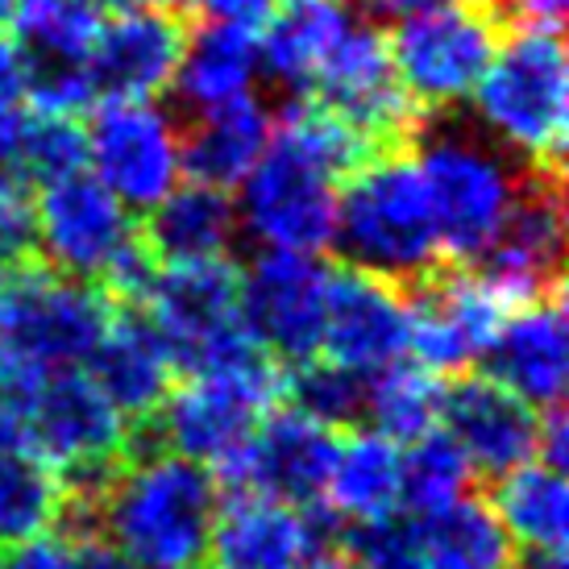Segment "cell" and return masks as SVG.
<instances>
[{"label": "cell", "instance_id": "obj_1", "mask_svg": "<svg viewBox=\"0 0 569 569\" xmlns=\"http://www.w3.org/2000/svg\"><path fill=\"white\" fill-rule=\"evenodd\" d=\"M379 150L312 96H296L270 126L267 150L241 179V229L267 250L320 253L332 246L337 191Z\"/></svg>", "mask_w": 569, "mask_h": 569}, {"label": "cell", "instance_id": "obj_2", "mask_svg": "<svg viewBox=\"0 0 569 569\" xmlns=\"http://www.w3.org/2000/svg\"><path fill=\"white\" fill-rule=\"evenodd\" d=\"M117 303L38 253L0 270V411H17L47 370L88 362Z\"/></svg>", "mask_w": 569, "mask_h": 569}, {"label": "cell", "instance_id": "obj_3", "mask_svg": "<svg viewBox=\"0 0 569 569\" xmlns=\"http://www.w3.org/2000/svg\"><path fill=\"white\" fill-rule=\"evenodd\" d=\"M221 507L212 470L154 449L126 461L100 499V537L133 566H196L208 549V532Z\"/></svg>", "mask_w": 569, "mask_h": 569}, {"label": "cell", "instance_id": "obj_4", "mask_svg": "<svg viewBox=\"0 0 569 569\" xmlns=\"http://www.w3.org/2000/svg\"><path fill=\"white\" fill-rule=\"evenodd\" d=\"M332 246H341V262L396 279L399 287L445 267L425 174L411 150L375 154L341 183Z\"/></svg>", "mask_w": 569, "mask_h": 569}, {"label": "cell", "instance_id": "obj_5", "mask_svg": "<svg viewBox=\"0 0 569 569\" xmlns=\"http://www.w3.org/2000/svg\"><path fill=\"white\" fill-rule=\"evenodd\" d=\"M566 42L561 26L511 21L507 38L475 88V104L490 138L516 150L523 167L561 174L566 162Z\"/></svg>", "mask_w": 569, "mask_h": 569}, {"label": "cell", "instance_id": "obj_6", "mask_svg": "<svg viewBox=\"0 0 569 569\" xmlns=\"http://www.w3.org/2000/svg\"><path fill=\"white\" fill-rule=\"evenodd\" d=\"M138 308L162 337L179 379L208 370H279L241 320V267L233 258L159 267Z\"/></svg>", "mask_w": 569, "mask_h": 569}, {"label": "cell", "instance_id": "obj_7", "mask_svg": "<svg viewBox=\"0 0 569 569\" xmlns=\"http://www.w3.org/2000/svg\"><path fill=\"white\" fill-rule=\"evenodd\" d=\"M507 30V0H408L387 30V50L399 83L432 117L475 96Z\"/></svg>", "mask_w": 569, "mask_h": 569}, {"label": "cell", "instance_id": "obj_8", "mask_svg": "<svg viewBox=\"0 0 569 569\" xmlns=\"http://www.w3.org/2000/svg\"><path fill=\"white\" fill-rule=\"evenodd\" d=\"M411 154L425 174L441 258L453 267H470L499 233L507 208L516 200L523 167H511L482 138H470L461 129L428 133L425 126Z\"/></svg>", "mask_w": 569, "mask_h": 569}, {"label": "cell", "instance_id": "obj_9", "mask_svg": "<svg viewBox=\"0 0 569 569\" xmlns=\"http://www.w3.org/2000/svg\"><path fill=\"white\" fill-rule=\"evenodd\" d=\"M283 403V366L279 370H253V375H183L162 399L159 416L138 428L142 449H167L196 461L204 470H221L250 445L267 411Z\"/></svg>", "mask_w": 569, "mask_h": 569}, {"label": "cell", "instance_id": "obj_10", "mask_svg": "<svg viewBox=\"0 0 569 569\" xmlns=\"http://www.w3.org/2000/svg\"><path fill=\"white\" fill-rule=\"evenodd\" d=\"M303 96L337 112L379 154L411 150L420 129L428 126V112L399 83L391 50H387V30L358 21V17L337 38V47L329 50V59L320 63L317 80Z\"/></svg>", "mask_w": 569, "mask_h": 569}, {"label": "cell", "instance_id": "obj_11", "mask_svg": "<svg viewBox=\"0 0 569 569\" xmlns=\"http://www.w3.org/2000/svg\"><path fill=\"white\" fill-rule=\"evenodd\" d=\"M408 353H416V362L437 375H461V370H478L495 332L503 329V320L520 303L507 300L482 270L445 262L441 270L408 287Z\"/></svg>", "mask_w": 569, "mask_h": 569}, {"label": "cell", "instance_id": "obj_12", "mask_svg": "<svg viewBox=\"0 0 569 569\" xmlns=\"http://www.w3.org/2000/svg\"><path fill=\"white\" fill-rule=\"evenodd\" d=\"M83 138L96 179L129 212H150L167 191L179 188V126L154 100H100L92 104Z\"/></svg>", "mask_w": 569, "mask_h": 569}, {"label": "cell", "instance_id": "obj_13", "mask_svg": "<svg viewBox=\"0 0 569 569\" xmlns=\"http://www.w3.org/2000/svg\"><path fill=\"white\" fill-rule=\"evenodd\" d=\"M411 349L408 287L353 262L325 267V332L320 358L353 375H379Z\"/></svg>", "mask_w": 569, "mask_h": 569}, {"label": "cell", "instance_id": "obj_14", "mask_svg": "<svg viewBox=\"0 0 569 569\" xmlns=\"http://www.w3.org/2000/svg\"><path fill=\"white\" fill-rule=\"evenodd\" d=\"M346 428H329L279 403L267 411L250 445L217 470V487L229 495H267L291 507H317L329 487L332 461Z\"/></svg>", "mask_w": 569, "mask_h": 569}, {"label": "cell", "instance_id": "obj_15", "mask_svg": "<svg viewBox=\"0 0 569 569\" xmlns=\"http://www.w3.org/2000/svg\"><path fill=\"white\" fill-rule=\"evenodd\" d=\"M561 253H566L561 174L523 167L516 200L507 208L499 233L470 267L482 270L511 303H532L540 296L566 291L561 287Z\"/></svg>", "mask_w": 569, "mask_h": 569}, {"label": "cell", "instance_id": "obj_16", "mask_svg": "<svg viewBox=\"0 0 569 569\" xmlns=\"http://www.w3.org/2000/svg\"><path fill=\"white\" fill-rule=\"evenodd\" d=\"M241 320L283 370L320 358L325 267L312 253L262 250L241 270Z\"/></svg>", "mask_w": 569, "mask_h": 569}, {"label": "cell", "instance_id": "obj_17", "mask_svg": "<svg viewBox=\"0 0 569 569\" xmlns=\"http://www.w3.org/2000/svg\"><path fill=\"white\" fill-rule=\"evenodd\" d=\"M33 221H38V253L54 270L88 283H100L112 258L138 233L129 208L88 171L42 183L33 200Z\"/></svg>", "mask_w": 569, "mask_h": 569}, {"label": "cell", "instance_id": "obj_18", "mask_svg": "<svg viewBox=\"0 0 569 569\" xmlns=\"http://www.w3.org/2000/svg\"><path fill=\"white\" fill-rule=\"evenodd\" d=\"M346 520L329 507H291L267 495H229L208 532V569H300L341 540Z\"/></svg>", "mask_w": 569, "mask_h": 569}, {"label": "cell", "instance_id": "obj_19", "mask_svg": "<svg viewBox=\"0 0 569 569\" xmlns=\"http://www.w3.org/2000/svg\"><path fill=\"white\" fill-rule=\"evenodd\" d=\"M188 38L191 17L171 0L100 21L88 54L96 100H159L162 92H171Z\"/></svg>", "mask_w": 569, "mask_h": 569}, {"label": "cell", "instance_id": "obj_20", "mask_svg": "<svg viewBox=\"0 0 569 569\" xmlns=\"http://www.w3.org/2000/svg\"><path fill=\"white\" fill-rule=\"evenodd\" d=\"M441 425L487 482L537 458L540 408L523 403L487 370H461L445 382Z\"/></svg>", "mask_w": 569, "mask_h": 569}, {"label": "cell", "instance_id": "obj_21", "mask_svg": "<svg viewBox=\"0 0 569 569\" xmlns=\"http://www.w3.org/2000/svg\"><path fill=\"white\" fill-rule=\"evenodd\" d=\"M83 370L133 432L159 416L162 399L171 396V387L179 382V370H174L162 337L133 303H117L109 329L88 353Z\"/></svg>", "mask_w": 569, "mask_h": 569}, {"label": "cell", "instance_id": "obj_22", "mask_svg": "<svg viewBox=\"0 0 569 569\" xmlns=\"http://www.w3.org/2000/svg\"><path fill=\"white\" fill-rule=\"evenodd\" d=\"M566 291L520 303L487 349V375L532 408H557L566 396Z\"/></svg>", "mask_w": 569, "mask_h": 569}, {"label": "cell", "instance_id": "obj_23", "mask_svg": "<svg viewBox=\"0 0 569 569\" xmlns=\"http://www.w3.org/2000/svg\"><path fill=\"white\" fill-rule=\"evenodd\" d=\"M146 250L154 253L159 267H179V262H212L229 258L233 241L241 233V217L233 196L212 183H183L171 188L159 204L146 212L138 224Z\"/></svg>", "mask_w": 569, "mask_h": 569}, {"label": "cell", "instance_id": "obj_24", "mask_svg": "<svg viewBox=\"0 0 569 569\" xmlns=\"http://www.w3.org/2000/svg\"><path fill=\"white\" fill-rule=\"evenodd\" d=\"M270 112L253 92H241L224 104L191 112L188 129H179V162L196 183L241 188V179L262 159L270 138Z\"/></svg>", "mask_w": 569, "mask_h": 569}, {"label": "cell", "instance_id": "obj_25", "mask_svg": "<svg viewBox=\"0 0 569 569\" xmlns=\"http://www.w3.org/2000/svg\"><path fill=\"white\" fill-rule=\"evenodd\" d=\"M349 21L353 13L341 0H287L258 30V67H267L270 80L303 96Z\"/></svg>", "mask_w": 569, "mask_h": 569}, {"label": "cell", "instance_id": "obj_26", "mask_svg": "<svg viewBox=\"0 0 569 569\" xmlns=\"http://www.w3.org/2000/svg\"><path fill=\"white\" fill-rule=\"evenodd\" d=\"M399 458L403 449L375 428H346L320 503L346 523L382 520L399 511Z\"/></svg>", "mask_w": 569, "mask_h": 569}, {"label": "cell", "instance_id": "obj_27", "mask_svg": "<svg viewBox=\"0 0 569 569\" xmlns=\"http://www.w3.org/2000/svg\"><path fill=\"white\" fill-rule=\"evenodd\" d=\"M487 503L520 553L566 557L569 490L561 470H549L545 461H523V466L490 482Z\"/></svg>", "mask_w": 569, "mask_h": 569}, {"label": "cell", "instance_id": "obj_28", "mask_svg": "<svg viewBox=\"0 0 569 569\" xmlns=\"http://www.w3.org/2000/svg\"><path fill=\"white\" fill-rule=\"evenodd\" d=\"M420 569H516L520 549L507 537L487 499L461 495L458 503L416 520Z\"/></svg>", "mask_w": 569, "mask_h": 569}, {"label": "cell", "instance_id": "obj_29", "mask_svg": "<svg viewBox=\"0 0 569 569\" xmlns=\"http://www.w3.org/2000/svg\"><path fill=\"white\" fill-rule=\"evenodd\" d=\"M63 507V482L38 458L9 411H0V545L50 532Z\"/></svg>", "mask_w": 569, "mask_h": 569}, {"label": "cell", "instance_id": "obj_30", "mask_svg": "<svg viewBox=\"0 0 569 569\" xmlns=\"http://www.w3.org/2000/svg\"><path fill=\"white\" fill-rule=\"evenodd\" d=\"M88 167V138L80 117H59L42 109H13L0 117V171L42 188L63 174Z\"/></svg>", "mask_w": 569, "mask_h": 569}, {"label": "cell", "instance_id": "obj_31", "mask_svg": "<svg viewBox=\"0 0 569 569\" xmlns=\"http://www.w3.org/2000/svg\"><path fill=\"white\" fill-rule=\"evenodd\" d=\"M253 76H258V33L238 26H208L188 38L171 88L183 109L200 112L250 92Z\"/></svg>", "mask_w": 569, "mask_h": 569}, {"label": "cell", "instance_id": "obj_32", "mask_svg": "<svg viewBox=\"0 0 569 569\" xmlns=\"http://www.w3.org/2000/svg\"><path fill=\"white\" fill-rule=\"evenodd\" d=\"M445 375L420 362H396L366 379V416L387 441L411 445L441 428Z\"/></svg>", "mask_w": 569, "mask_h": 569}, {"label": "cell", "instance_id": "obj_33", "mask_svg": "<svg viewBox=\"0 0 569 569\" xmlns=\"http://www.w3.org/2000/svg\"><path fill=\"white\" fill-rule=\"evenodd\" d=\"M9 30L26 63L88 67L100 33V9H92L88 0H21Z\"/></svg>", "mask_w": 569, "mask_h": 569}, {"label": "cell", "instance_id": "obj_34", "mask_svg": "<svg viewBox=\"0 0 569 569\" xmlns=\"http://www.w3.org/2000/svg\"><path fill=\"white\" fill-rule=\"evenodd\" d=\"M470 482L475 466L445 428L425 432L399 458V507H408L411 520H425L432 511L458 503L461 495H470Z\"/></svg>", "mask_w": 569, "mask_h": 569}, {"label": "cell", "instance_id": "obj_35", "mask_svg": "<svg viewBox=\"0 0 569 569\" xmlns=\"http://www.w3.org/2000/svg\"><path fill=\"white\" fill-rule=\"evenodd\" d=\"M283 403L329 428H358L366 416V379L325 358H312L283 370Z\"/></svg>", "mask_w": 569, "mask_h": 569}, {"label": "cell", "instance_id": "obj_36", "mask_svg": "<svg viewBox=\"0 0 569 569\" xmlns=\"http://www.w3.org/2000/svg\"><path fill=\"white\" fill-rule=\"evenodd\" d=\"M337 549L353 561V569H420V532L411 516H382V520L341 528Z\"/></svg>", "mask_w": 569, "mask_h": 569}, {"label": "cell", "instance_id": "obj_37", "mask_svg": "<svg viewBox=\"0 0 569 569\" xmlns=\"http://www.w3.org/2000/svg\"><path fill=\"white\" fill-rule=\"evenodd\" d=\"M38 258V221L30 188L0 171V270Z\"/></svg>", "mask_w": 569, "mask_h": 569}, {"label": "cell", "instance_id": "obj_38", "mask_svg": "<svg viewBox=\"0 0 569 569\" xmlns=\"http://www.w3.org/2000/svg\"><path fill=\"white\" fill-rule=\"evenodd\" d=\"M183 13L204 17L208 26H238V30L258 33L279 9V0H171Z\"/></svg>", "mask_w": 569, "mask_h": 569}, {"label": "cell", "instance_id": "obj_39", "mask_svg": "<svg viewBox=\"0 0 569 569\" xmlns=\"http://www.w3.org/2000/svg\"><path fill=\"white\" fill-rule=\"evenodd\" d=\"M0 569H71V537L38 532L17 545H0Z\"/></svg>", "mask_w": 569, "mask_h": 569}, {"label": "cell", "instance_id": "obj_40", "mask_svg": "<svg viewBox=\"0 0 569 569\" xmlns=\"http://www.w3.org/2000/svg\"><path fill=\"white\" fill-rule=\"evenodd\" d=\"M26 100V54L9 33H0V117L21 109Z\"/></svg>", "mask_w": 569, "mask_h": 569}, {"label": "cell", "instance_id": "obj_41", "mask_svg": "<svg viewBox=\"0 0 569 569\" xmlns=\"http://www.w3.org/2000/svg\"><path fill=\"white\" fill-rule=\"evenodd\" d=\"M71 569H133V561L104 537H71Z\"/></svg>", "mask_w": 569, "mask_h": 569}, {"label": "cell", "instance_id": "obj_42", "mask_svg": "<svg viewBox=\"0 0 569 569\" xmlns=\"http://www.w3.org/2000/svg\"><path fill=\"white\" fill-rule=\"evenodd\" d=\"M300 569H353V561H349L337 545H329V549H317V553L308 557Z\"/></svg>", "mask_w": 569, "mask_h": 569}, {"label": "cell", "instance_id": "obj_43", "mask_svg": "<svg viewBox=\"0 0 569 569\" xmlns=\"http://www.w3.org/2000/svg\"><path fill=\"white\" fill-rule=\"evenodd\" d=\"M516 569H566V557H553V553H520Z\"/></svg>", "mask_w": 569, "mask_h": 569}, {"label": "cell", "instance_id": "obj_44", "mask_svg": "<svg viewBox=\"0 0 569 569\" xmlns=\"http://www.w3.org/2000/svg\"><path fill=\"white\" fill-rule=\"evenodd\" d=\"M92 9H109V13H126V9H142V4H167V0H88Z\"/></svg>", "mask_w": 569, "mask_h": 569}, {"label": "cell", "instance_id": "obj_45", "mask_svg": "<svg viewBox=\"0 0 569 569\" xmlns=\"http://www.w3.org/2000/svg\"><path fill=\"white\" fill-rule=\"evenodd\" d=\"M17 4H21V0H0V33H4V30H9V26H13Z\"/></svg>", "mask_w": 569, "mask_h": 569}, {"label": "cell", "instance_id": "obj_46", "mask_svg": "<svg viewBox=\"0 0 569 569\" xmlns=\"http://www.w3.org/2000/svg\"><path fill=\"white\" fill-rule=\"evenodd\" d=\"M366 4H375V9H391V13H399L408 0H366Z\"/></svg>", "mask_w": 569, "mask_h": 569}, {"label": "cell", "instance_id": "obj_47", "mask_svg": "<svg viewBox=\"0 0 569 569\" xmlns=\"http://www.w3.org/2000/svg\"><path fill=\"white\" fill-rule=\"evenodd\" d=\"M162 569H191V566H162Z\"/></svg>", "mask_w": 569, "mask_h": 569}]
</instances>
